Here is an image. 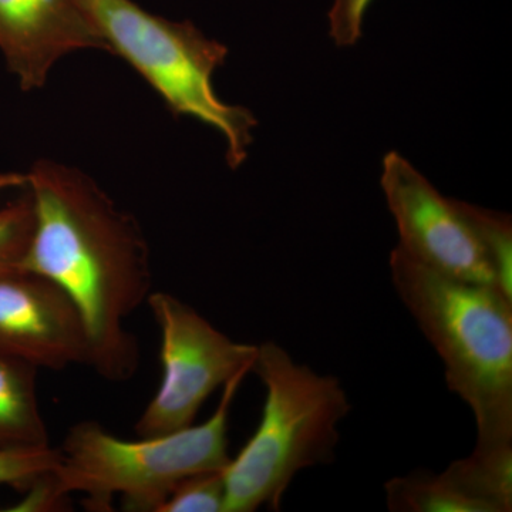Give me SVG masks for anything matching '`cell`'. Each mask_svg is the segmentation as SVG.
Wrapping results in <instances>:
<instances>
[{"instance_id": "1", "label": "cell", "mask_w": 512, "mask_h": 512, "mask_svg": "<svg viewBox=\"0 0 512 512\" xmlns=\"http://www.w3.org/2000/svg\"><path fill=\"white\" fill-rule=\"evenodd\" d=\"M26 177L35 228L20 271L45 276L70 296L89 332L90 367L110 382H127L140 366V346L126 322L153 292L140 224L70 165L39 160Z\"/></svg>"}, {"instance_id": "2", "label": "cell", "mask_w": 512, "mask_h": 512, "mask_svg": "<svg viewBox=\"0 0 512 512\" xmlns=\"http://www.w3.org/2000/svg\"><path fill=\"white\" fill-rule=\"evenodd\" d=\"M390 274L443 359L448 390L474 414L476 447L512 444V302L491 286L431 271L399 245L390 254Z\"/></svg>"}, {"instance_id": "3", "label": "cell", "mask_w": 512, "mask_h": 512, "mask_svg": "<svg viewBox=\"0 0 512 512\" xmlns=\"http://www.w3.org/2000/svg\"><path fill=\"white\" fill-rule=\"evenodd\" d=\"M251 372L266 389L264 412L254 436L224 470V512L281 510L299 471L335 460L338 427L350 412L335 376L299 365L275 342L258 346Z\"/></svg>"}, {"instance_id": "4", "label": "cell", "mask_w": 512, "mask_h": 512, "mask_svg": "<svg viewBox=\"0 0 512 512\" xmlns=\"http://www.w3.org/2000/svg\"><path fill=\"white\" fill-rule=\"evenodd\" d=\"M248 373L242 370L225 384L217 410L200 426L126 441L97 421L74 424L59 447V466L53 471L57 493L82 494L84 507L93 512L113 511L116 495L123 510L158 512L185 478L225 470L231 463L229 412Z\"/></svg>"}, {"instance_id": "5", "label": "cell", "mask_w": 512, "mask_h": 512, "mask_svg": "<svg viewBox=\"0 0 512 512\" xmlns=\"http://www.w3.org/2000/svg\"><path fill=\"white\" fill-rule=\"evenodd\" d=\"M76 2L107 52L133 66L175 116L200 120L221 134L232 170L247 161L258 121L247 107L224 103L212 86L227 46L190 22L153 15L133 0Z\"/></svg>"}, {"instance_id": "6", "label": "cell", "mask_w": 512, "mask_h": 512, "mask_svg": "<svg viewBox=\"0 0 512 512\" xmlns=\"http://www.w3.org/2000/svg\"><path fill=\"white\" fill-rule=\"evenodd\" d=\"M146 303L160 328L163 379L134 426L144 439L192 426L205 400L237 373L251 372L258 355V346L228 338L171 293L151 292Z\"/></svg>"}, {"instance_id": "7", "label": "cell", "mask_w": 512, "mask_h": 512, "mask_svg": "<svg viewBox=\"0 0 512 512\" xmlns=\"http://www.w3.org/2000/svg\"><path fill=\"white\" fill-rule=\"evenodd\" d=\"M380 184L399 229V247L407 255L437 274L497 289L480 245L451 198L396 151L384 157Z\"/></svg>"}, {"instance_id": "8", "label": "cell", "mask_w": 512, "mask_h": 512, "mask_svg": "<svg viewBox=\"0 0 512 512\" xmlns=\"http://www.w3.org/2000/svg\"><path fill=\"white\" fill-rule=\"evenodd\" d=\"M0 352L37 369L92 366L86 323L70 296L45 276L0 275Z\"/></svg>"}, {"instance_id": "9", "label": "cell", "mask_w": 512, "mask_h": 512, "mask_svg": "<svg viewBox=\"0 0 512 512\" xmlns=\"http://www.w3.org/2000/svg\"><path fill=\"white\" fill-rule=\"evenodd\" d=\"M106 50L76 0H0V52L26 92L45 86L57 62Z\"/></svg>"}, {"instance_id": "10", "label": "cell", "mask_w": 512, "mask_h": 512, "mask_svg": "<svg viewBox=\"0 0 512 512\" xmlns=\"http://www.w3.org/2000/svg\"><path fill=\"white\" fill-rule=\"evenodd\" d=\"M36 366L0 352V450L49 446Z\"/></svg>"}, {"instance_id": "11", "label": "cell", "mask_w": 512, "mask_h": 512, "mask_svg": "<svg viewBox=\"0 0 512 512\" xmlns=\"http://www.w3.org/2000/svg\"><path fill=\"white\" fill-rule=\"evenodd\" d=\"M474 512L512 511V444L476 447L441 473Z\"/></svg>"}, {"instance_id": "12", "label": "cell", "mask_w": 512, "mask_h": 512, "mask_svg": "<svg viewBox=\"0 0 512 512\" xmlns=\"http://www.w3.org/2000/svg\"><path fill=\"white\" fill-rule=\"evenodd\" d=\"M453 200L460 217L470 228L493 272L498 292L512 302V221L504 212L485 210Z\"/></svg>"}, {"instance_id": "13", "label": "cell", "mask_w": 512, "mask_h": 512, "mask_svg": "<svg viewBox=\"0 0 512 512\" xmlns=\"http://www.w3.org/2000/svg\"><path fill=\"white\" fill-rule=\"evenodd\" d=\"M393 512H474L473 505L451 488L440 474L414 471L384 485Z\"/></svg>"}, {"instance_id": "14", "label": "cell", "mask_w": 512, "mask_h": 512, "mask_svg": "<svg viewBox=\"0 0 512 512\" xmlns=\"http://www.w3.org/2000/svg\"><path fill=\"white\" fill-rule=\"evenodd\" d=\"M35 228V207L28 188L0 207V275L20 271Z\"/></svg>"}, {"instance_id": "15", "label": "cell", "mask_w": 512, "mask_h": 512, "mask_svg": "<svg viewBox=\"0 0 512 512\" xmlns=\"http://www.w3.org/2000/svg\"><path fill=\"white\" fill-rule=\"evenodd\" d=\"M224 470L194 474L181 481L158 512H224Z\"/></svg>"}, {"instance_id": "16", "label": "cell", "mask_w": 512, "mask_h": 512, "mask_svg": "<svg viewBox=\"0 0 512 512\" xmlns=\"http://www.w3.org/2000/svg\"><path fill=\"white\" fill-rule=\"evenodd\" d=\"M59 447H26L0 450V487L25 491L36 478L59 466Z\"/></svg>"}, {"instance_id": "17", "label": "cell", "mask_w": 512, "mask_h": 512, "mask_svg": "<svg viewBox=\"0 0 512 512\" xmlns=\"http://www.w3.org/2000/svg\"><path fill=\"white\" fill-rule=\"evenodd\" d=\"M373 0H333L330 6L329 36L339 47H352L363 35V20Z\"/></svg>"}, {"instance_id": "18", "label": "cell", "mask_w": 512, "mask_h": 512, "mask_svg": "<svg viewBox=\"0 0 512 512\" xmlns=\"http://www.w3.org/2000/svg\"><path fill=\"white\" fill-rule=\"evenodd\" d=\"M28 177L22 173H0V192L26 188Z\"/></svg>"}]
</instances>
